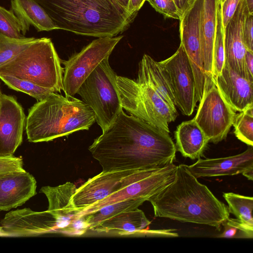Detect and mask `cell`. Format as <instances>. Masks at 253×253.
<instances>
[{"label":"cell","mask_w":253,"mask_h":253,"mask_svg":"<svg viewBox=\"0 0 253 253\" xmlns=\"http://www.w3.org/2000/svg\"><path fill=\"white\" fill-rule=\"evenodd\" d=\"M88 150L105 172L163 167L173 163L176 151L169 133L123 110Z\"/></svg>","instance_id":"cell-1"},{"label":"cell","mask_w":253,"mask_h":253,"mask_svg":"<svg viewBox=\"0 0 253 253\" xmlns=\"http://www.w3.org/2000/svg\"><path fill=\"white\" fill-rule=\"evenodd\" d=\"M148 201L156 217L207 225L218 231L229 217L227 206L184 164L177 166L173 182Z\"/></svg>","instance_id":"cell-2"},{"label":"cell","mask_w":253,"mask_h":253,"mask_svg":"<svg viewBox=\"0 0 253 253\" xmlns=\"http://www.w3.org/2000/svg\"><path fill=\"white\" fill-rule=\"evenodd\" d=\"M58 29L97 38L117 36L127 30L137 13L115 0H34Z\"/></svg>","instance_id":"cell-3"},{"label":"cell","mask_w":253,"mask_h":253,"mask_svg":"<svg viewBox=\"0 0 253 253\" xmlns=\"http://www.w3.org/2000/svg\"><path fill=\"white\" fill-rule=\"evenodd\" d=\"M95 122L93 111L83 100L53 92L30 108L25 129L29 142H47L88 130Z\"/></svg>","instance_id":"cell-4"},{"label":"cell","mask_w":253,"mask_h":253,"mask_svg":"<svg viewBox=\"0 0 253 253\" xmlns=\"http://www.w3.org/2000/svg\"><path fill=\"white\" fill-rule=\"evenodd\" d=\"M0 75L28 81L56 92L63 90L61 60L51 40L47 38H38L0 66Z\"/></svg>","instance_id":"cell-5"},{"label":"cell","mask_w":253,"mask_h":253,"mask_svg":"<svg viewBox=\"0 0 253 253\" xmlns=\"http://www.w3.org/2000/svg\"><path fill=\"white\" fill-rule=\"evenodd\" d=\"M118 90L121 104L130 115L169 133V124L174 122L176 109L170 107L148 84L117 76Z\"/></svg>","instance_id":"cell-6"},{"label":"cell","mask_w":253,"mask_h":253,"mask_svg":"<svg viewBox=\"0 0 253 253\" xmlns=\"http://www.w3.org/2000/svg\"><path fill=\"white\" fill-rule=\"evenodd\" d=\"M109 58L103 59L84 81L77 91L93 111L95 122L102 132L115 122L123 110L116 79Z\"/></svg>","instance_id":"cell-7"},{"label":"cell","mask_w":253,"mask_h":253,"mask_svg":"<svg viewBox=\"0 0 253 253\" xmlns=\"http://www.w3.org/2000/svg\"><path fill=\"white\" fill-rule=\"evenodd\" d=\"M123 36L98 38L84 46L63 65L62 85L65 95L74 96L79 87L98 64L109 57Z\"/></svg>","instance_id":"cell-8"},{"label":"cell","mask_w":253,"mask_h":253,"mask_svg":"<svg viewBox=\"0 0 253 253\" xmlns=\"http://www.w3.org/2000/svg\"><path fill=\"white\" fill-rule=\"evenodd\" d=\"M204 0H196L180 20V43L188 58L195 80L198 101L211 85L203 68L202 20Z\"/></svg>","instance_id":"cell-9"},{"label":"cell","mask_w":253,"mask_h":253,"mask_svg":"<svg viewBox=\"0 0 253 253\" xmlns=\"http://www.w3.org/2000/svg\"><path fill=\"white\" fill-rule=\"evenodd\" d=\"M177 166L173 163L151 169L145 175L104 199L83 209L78 217L92 212L107 205L129 199L148 201L171 184Z\"/></svg>","instance_id":"cell-10"},{"label":"cell","mask_w":253,"mask_h":253,"mask_svg":"<svg viewBox=\"0 0 253 253\" xmlns=\"http://www.w3.org/2000/svg\"><path fill=\"white\" fill-rule=\"evenodd\" d=\"M199 102L193 119L209 141L217 144L226 139L236 111L226 102L215 84L208 88Z\"/></svg>","instance_id":"cell-11"},{"label":"cell","mask_w":253,"mask_h":253,"mask_svg":"<svg viewBox=\"0 0 253 253\" xmlns=\"http://www.w3.org/2000/svg\"><path fill=\"white\" fill-rule=\"evenodd\" d=\"M159 63L168 76L175 106L183 115H191L198 102L195 80L182 45L180 43L172 55Z\"/></svg>","instance_id":"cell-12"},{"label":"cell","mask_w":253,"mask_h":253,"mask_svg":"<svg viewBox=\"0 0 253 253\" xmlns=\"http://www.w3.org/2000/svg\"><path fill=\"white\" fill-rule=\"evenodd\" d=\"M56 232L57 219L47 210L18 209L9 211L0 221V237H30Z\"/></svg>","instance_id":"cell-13"},{"label":"cell","mask_w":253,"mask_h":253,"mask_svg":"<svg viewBox=\"0 0 253 253\" xmlns=\"http://www.w3.org/2000/svg\"><path fill=\"white\" fill-rule=\"evenodd\" d=\"M26 116L11 95L2 94L0 107V157H11L23 140Z\"/></svg>","instance_id":"cell-14"},{"label":"cell","mask_w":253,"mask_h":253,"mask_svg":"<svg viewBox=\"0 0 253 253\" xmlns=\"http://www.w3.org/2000/svg\"><path fill=\"white\" fill-rule=\"evenodd\" d=\"M135 170L102 171L88 179L77 189L72 196L71 201L74 208L80 212L126 187L123 178Z\"/></svg>","instance_id":"cell-15"},{"label":"cell","mask_w":253,"mask_h":253,"mask_svg":"<svg viewBox=\"0 0 253 253\" xmlns=\"http://www.w3.org/2000/svg\"><path fill=\"white\" fill-rule=\"evenodd\" d=\"M248 13L246 0H241L232 17L224 28V45L225 63L251 81L246 70L245 56L247 49L243 36L244 21Z\"/></svg>","instance_id":"cell-16"},{"label":"cell","mask_w":253,"mask_h":253,"mask_svg":"<svg viewBox=\"0 0 253 253\" xmlns=\"http://www.w3.org/2000/svg\"><path fill=\"white\" fill-rule=\"evenodd\" d=\"M196 178L233 175L243 174L253 169V146H249L242 153L214 159H198L194 164L187 166Z\"/></svg>","instance_id":"cell-17"},{"label":"cell","mask_w":253,"mask_h":253,"mask_svg":"<svg viewBox=\"0 0 253 253\" xmlns=\"http://www.w3.org/2000/svg\"><path fill=\"white\" fill-rule=\"evenodd\" d=\"M221 95L235 111L241 112L253 105V82L243 77L226 63L214 78Z\"/></svg>","instance_id":"cell-18"},{"label":"cell","mask_w":253,"mask_h":253,"mask_svg":"<svg viewBox=\"0 0 253 253\" xmlns=\"http://www.w3.org/2000/svg\"><path fill=\"white\" fill-rule=\"evenodd\" d=\"M37 181L25 170L0 174V211L21 206L36 194Z\"/></svg>","instance_id":"cell-19"},{"label":"cell","mask_w":253,"mask_h":253,"mask_svg":"<svg viewBox=\"0 0 253 253\" xmlns=\"http://www.w3.org/2000/svg\"><path fill=\"white\" fill-rule=\"evenodd\" d=\"M73 183L67 182L57 186L42 187L40 191L48 202L47 211L56 218L58 232L70 234L73 223L79 218L71 199L77 190Z\"/></svg>","instance_id":"cell-20"},{"label":"cell","mask_w":253,"mask_h":253,"mask_svg":"<svg viewBox=\"0 0 253 253\" xmlns=\"http://www.w3.org/2000/svg\"><path fill=\"white\" fill-rule=\"evenodd\" d=\"M151 223L144 212L136 209L124 211L111 217L91 229L98 232H114L120 235L148 233L160 236L161 231L146 230Z\"/></svg>","instance_id":"cell-21"},{"label":"cell","mask_w":253,"mask_h":253,"mask_svg":"<svg viewBox=\"0 0 253 253\" xmlns=\"http://www.w3.org/2000/svg\"><path fill=\"white\" fill-rule=\"evenodd\" d=\"M137 79L149 84L170 107L176 109L168 76L159 62L144 54L138 64Z\"/></svg>","instance_id":"cell-22"},{"label":"cell","mask_w":253,"mask_h":253,"mask_svg":"<svg viewBox=\"0 0 253 253\" xmlns=\"http://www.w3.org/2000/svg\"><path fill=\"white\" fill-rule=\"evenodd\" d=\"M219 0H204L202 20L203 68L209 82L214 84L212 56Z\"/></svg>","instance_id":"cell-23"},{"label":"cell","mask_w":253,"mask_h":253,"mask_svg":"<svg viewBox=\"0 0 253 253\" xmlns=\"http://www.w3.org/2000/svg\"><path fill=\"white\" fill-rule=\"evenodd\" d=\"M175 147L183 157L192 160L202 156L209 140L194 119L181 123L175 131Z\"/></svg>","instance_id":"cell-24"},{"label":"cell","mask_w":253,"mask_h":253,"mask_svg":"<svg viewBox=\"0 0 253 253\" xmlns=\"http://www.w3.org/2000/svg\"><path fill=\"white\" fill-rule=\"evenodd\" d=\"M11 9L29 26L38 31L58 29L43 8L34 0H11Z\"/></svg>","instance_id":"cell-25"},{"label":"cell","mask_w":253,"mask_h":253,"mask_svg":"<svg viewBox=\"0 0 253 253\" xmlns=\"http://www.w3.org/2000/svg\"><path fill=\"white\" fill-rule=\"evenodd\" d=\"M144 202L142 199L126 200L105 206L82 217L84 218L87 226L91 229L119 213L138 209Z\"/></svg>","instance_id":"cell-26"},{"label":"cell","mask_w":253,"mask_h":253,"mask_svg":"<svg viewBox=\"0 0 253 253\" xmlns=\"http://www.w3.org/2000/svg\"><path fill=\"white\" fill-rule=\"evenodd\" d=\"M227 203L229 213L234 214L241 221L253 226V198L232 192L223 193Z\"/></svg>","instance_id":"cell-27"},{"label":"cell","mask_w":253,"mask_h":253,"mask_svg":"<svg viewBox=\"0 0 253 253\" xmlns=\"http://www.w3.org/2000/svg\"><path fill=\"white\" fill-rule=\"evenodd\" d=\"M30 26L17 16L12 9L0 5V33L15 38H25Z\"/></svg>","instance_id":"cell-28"},{"label":"cell","mask_w":253,"mask_h":253,"mask_svg":"<svg viewBox=\"0 0 253 253\" xmlns=\"http://www.w3.org/2000/svg\"><path fill=\"white\" fill-rule=\"evenodd\" d=\"M0 79L10 89L28 94L40 101L53 92L54 90L42 87L28 81L16 77L0 75Z\"/></svg>","instance_id":"cell-29"},{"label":"cell","mask_w":253,"mask_h":253,"mask_svg":"<svg viewBox=\"0 0 253 253\" xmlns=\"http://www.w3.org/2000/svg\"><path fill=\"white\" fill-rule=\"evenodd\" d=\"M37 39L34 37L15 39L0 33V66L8 62Z\"/></svg>","instance_id":"cell-30"},{"label":"cell","mask_w":253,"mask_h":253,"mask_svg":"<svg viewBox=\"0 0 253 253\" xmlns=\"http://www.w3.org/2000/svg\"><path fill=\"white\" fill-rule=\"evenodd\" d=\"M236 137L253 146V105L236 115L233 125Z\"/></svg>","instance_id":"cell-31"},{"label":"cell","mask_w":253,"mask_h":253,"mask_svg":"<svg viewBox=\"0 0 253 253\" xmlns=\"http://www.w3.org/2000/svg\"><path fill=\"white\" fill-rule=\"evenodd\" d=\"M224 64V28L222 21L221 3L219 1L217 8V23L212 56L213 79L221 73Z\"/></svg>","instance_id":"cell-32"},{"label":"cell","mask_w":253,"mask_h":253,"mask_svg":"<svg viewBox=\"0 0 253 253\" xmlns=\"http://www.w3.org/2000/svg\"><path fill=\"white\" fill-rule=\"evenodd\" d=\"M222 225L223 231L217 236L219 238H253V226L246 224L237 218L229 217L224 221Z\"/></svg>","instance_id":"cell-33"},{"label":"cell","mask_w":253,"mask_h":253,"mask_svg":"<svg viewBox=\"0 0 253 253\" xmlns=\"http://www.w3.org/2000/svg\"><path fill=\"white\" fill-rule=\"evenodd\" d=\"M165 17L179 20L178 11L173 0H146Z\"/></svg>","instance_id":"cell-34"},{"label":"cell","mask_w":253,"mask_h":253,"mask_svg":"<svg viewBox=\"0 0 253 253\" xmlns=\"http://www.w3.org/2000/svg\"><path fill=\"white\" fill-rule=\"evenodd\" d=\"M24 170L21 157H0V174Z\"/></svg>","instance_id":"cell-35"},{"label":"cell","mask_w":253,"mask_h":253,"mask_svg":"<svg viewBox=\"0 0 253 253\" xmlns=\"http://www.w3.org/2000/svg\"><path fill=\"white\" fill-rule=\"evenodd\" d=\"M253 14L248 13L243 27V41L246 48L253 52Z\"/></svg>","instance_id":"cell-36"},{"label":"cell","mask_w":253,"mask_h":253,"mask_svg":"<svg viewBox=\"0 0 253 253\" xmlns=\"http://www.w3.org/2000/svg\"><path fill=\"white\" fill-rule=\"evenodd\" d=\"M241 0H225L221 4L222 21L223 28L234 14Z\"/></svg>","instance_id":"cell-37"},{"label":"cell","mask_w":253,"mask_h":253,"mask_svg":"<svg viewBox=\"0 0 253 253\" xmlns=\"http://www.w3.org/2000/svg\"><path fill=\"white\" fill-rule=\"evenodd\" d=\"M180 18L193 5L196 0H173Z\"/></svg>","instance_id":"cell-38"},{"label":"cell","mask_w":253,"mask_h":253,"mask_svg":"<svg viewBox=\"0 0 253 253\" xmlns=\"http://www.w3.org/2000/svg\"><path fill=\"white\" fill-rule=\"evenodd\" d=\"M245 67L251 81H253V52L247 49L245 56Z\"/></svg>","instance_id":"cell-39"},{"label":"cell","mask_w":253,"mask_h":253,"mask_svg":"<svg viewBox=\"0 0 253 253\" xmlns=\"http://www.w3.org/2000/svg\"><path fill=\"white\" fill-rule=\"evenodd\" d=\"M146 0H129L127 11L131 14L137 13Z\"/></svg>","instance_id":"cell-40"},{"label":"cell","mask_w":253,"mask_h":253,"mask_svg":"<svg viewBox=\"0 0 253 253\" xmlns=\"http://www.w3.org/2000/svg\"><path fill=\"white\" fill-rule=\"evenodd\" d=\"M246 2L249 13L253 14V0H246Z\"/></svg>","instance_id":"cell-41"},{"label":"cell","mask_w":253,"mask_h":253,"mask_svg":"<svg viewBox=\"0 0 253 253\" xmlns=\"http://www.w3.org/2000/svg\"><path fill=\"white\" fill-rule=\"evenodd\" d=\"M121 6L127 10L129 0H115Z\"/></svg>","instance_id":"cell-42"},{"label":"cell","mask_w":253,"mask_h":253,"mask_svg":"<svg viewBox=\"0 0 253 253\" xmlns=\"http://www.w3.org/2000/svg\"><path fill=\"white\" fill-rule=\"evenodd\" d=\"M246 177L249 180H253V169H249L242 174Z\"/></svg>","instance_id":"cell-43"},{"label":"cell","mask_w":253,"mask_h":253,"mask_svg":"<svg viewBox=\"0 0 253 253\" xmlns=\"http://www.w3.org/2000/svg\"><path fill=\"white\" fill-rule=\"evenodd\" d=\"M2 94V93H1L0 88V104H1V97Z\"/></svg>","instance_id":"cell-44"},{"label":"cell","mask_w":253,"mask_h":253,"mask_svg":"<svg viewBox=\"0 0 253 253\" xmlns=\"http://www.w3.org/2000/svg\"><path fill=\"white\" fill-rule=\"evenodd\" d=\"M225 0H219V1L220 2L221 4H222L224 1Z\"/></svg>","instance_id":"cell-45"}]
</instances>
